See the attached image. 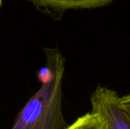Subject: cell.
Instances as JSON below:
<instances>
[{"label": "cell", "instance_id": "obj_5", "mask_svg": "<svg viewBox=\"0 0 130 129\" xmlns=\"http://www.w3.org/2000/svg\"><path fill=\"white\" fill-rule=\"evenodd\" d=\"M120 104L130 122V94L120 98Z\"/></svg>", "mask_w": 130, "mask_h": 129}, {"label": "cell", "instance_id": "obj_4", "mask_svg": "<svg viewBox=\"0 0 130 129\" xmlns=\"http://www.w3.org/2000/svg\"><path fill=\"white\" fill-rule=\"evenodd\" d=\"M66 129H105V128L100 118L91 112L78 118Z\"/></svg>", "mask_w": 130, "mask_h": 129}, {"label": "cell", "instance_id": "obj_6", "mask_svg": "<svg viewBox=\"0 0 130 129\" xmlns=\"http://www.w3.org/2000/svg\"><path fill=\"white\" fill-rule=\"evenodd\" d=\"M2 0H0V8L2 7Z\"/></svg>", "mask_w": 130, "mask_h": 129}, {"label": "cell", "instance_id": "obj_3", "mask_svg": "<svg viewBox=\"0 0 130 129\" xmlns=\"http://www.w3.org/2000/svg\"><path fill=\"white\" fill-rule=\"evenodd\" d=\"M40 11L59 21L64 13L72 9L94 8L104 6L113 0H30Z\"/></svg>", "mask_w": 130, "mask_h": 129}, {"label": "cell", "instance_id": "obj_2", "mask_svg": "<svg viewBox=\"0 0 130 129\" xmlns=\"http://www.w3.org/2000/svg\"><path fill=\"white\" fill-rule=\"evenodd\" d=\"M118 94L99 84L91 95V113L96 114L105 129H130V122L120 104Z\"/></svg>", "mask_w": 130, "mask_h": 129}, {"label": "cell", "instance_id": "obj_1", "mask_svg": "<svg viewBox=\"0 0 130 129\" xmlns=\"http://www.w3.org/2000/svg\"><path fill=\"white\" fill-rule=\"evenodd\" d=\"M46 62L38 72L42 85L17 116L11 129H66L62 112L65 58L56 48L44 49Z\"/></svg>", "mask_w": 130, "mask_h": 129}]
</instances>
